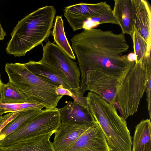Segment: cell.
<instances>
[{"label": "cell", "instance_id": "6da1fadb", "mask_svg": "<svg viewBox=\"0 0 151 151\" xmlns=\"http://www.w3.org/2000/svg\"><path fill=\"white\" fill-rule=\"evenodd\" d=\"M71 42L81 73L80 91L83 93L87 71L97 70L116 77H125L135 65V62L129 61L127 55H123L129 47L122 33L99 29L84 30L75 34Z\"/></svg>", "mask_w": 151, "mask_h": 151}, {"label": "cell", "instance_id": "7a4b0ae2", "mask_svg": "<svg viewBox=\"0 0 151 151\" xmlns=\"http://www.w3.org/2000/svg\"><path fill=\"white\" fill-rule=\"evenodd\" d=\"M56 10L53 5L38 8L19 21L11 34L6 51L15 57L24 56L47 39L51 33Z\"/></svg>", "mask_w": 151, "mask_h": 151}, {"label": "cell", "instance_id": "3957f363", "mask_svg": "<svg viewBox=\"0 0 151 151\" xmlns=\"http://www.w3.org/2000/svg\"><path fill=\"white\" fill-rule=\"evenodd\" d=\"M86 98L87 108L101 128L111 151H132V138L127 122L114 105L92 92Z\"/></svg>", "mask_w": 151, "mask_h": 151}, {"label": "cell", "instance_id": "277c9868", "mask_svg": "<svg viewBox=\"0 0 151 151\" xmlns=\"http://www.w3.org/2000/svg\"><path fill=\"white\" fill-rule=\"evenodd\" d=\"M5 69L9 81L24 93L31 103L42 104L45 109L54 108L63 96L56 93L55 85L32 73L25 63H7Z\"/></svg>", "mask_w": 151, "mask_h": 151}, {"label": "cell", "instance_id": "5b68a950", "mask_svg": "<svg viewBox=\"0 0 151 151\" xmlns=\"http://www.w3.org/2000/svg\"><path fill=\"white\" fill-rule=\"evenodd\" d=\"M151 76L150 55L135 62L118 87L114 105L124 119L137 111Z\"/></svg>", "mask_w": 151, "mask_h": 151}, {"label": "cell", "instance_id": "8992f818", "mask_svg": "<svg viewBox=\"0 0 151 151\" xmlns=\"http://www.w3.org/2000/svg\"><path fill=\"white\" fill-rule=\"evenodd\" d=\"M59 109L41 110L29 122L0 141V147L7 146L31 137L54 133L61 125Z\"/></svg>", "mask_w": 151, "mask_h": 151}, {"label": "cell", "instance_id": "52a82bcc", "mask_svg": "<svg viewBox=\"0 0 151 151\" xmlns=\"http://www.w3.org/2000/svg\"><path fill=\"white\" fill-rule=\"evenodd\" d=\"M42 45L43 55L40 61L62 72L73 89V95L78 96L81 91V73L76 63L54 42L48 41L45 45Z\"/></svg>", "mask_w": 151, "mask_h": 151}, {"label": "cell", "instance_id": "ba28073f", "mask_svg": "<svg viewBox=\"0 0 151 151\" xmlns=\"http://www.w3.org/2000/svg\"><path fill=\"white\" fill-rule=\"evenodd\" d=\"M125 77H116L99 70H88L86 73L85 91L95 93L114 105L117 90Z\"/></svg>", "mask_w": 151, "mask_h": 151}, {"label": "cell", "instance_id": "9c48e42d", "mask_svg": "<svg viewBox=\"0 0 151 151\" xmlns=\"http://www.w3.org/2000/svg\"><path fill=\"white\" fill-rule=\"evenodd\" d=\"M112 10L106 1L95 4L81 2L65 7L64 17L73 31L82 29L83 23L89 19Z\"/></svg>", "mask_w": 151, "mask_h": 151}, {"label": "cell", "instance_id": "30bf717a", "mask_svg": "<svg viewBox=\"0 0 151 151\" xmlns=\"http://www.w3.org/2000/svg\"><path fill=\"white\" fill-rule=\"evenodd\" d=\"M66 151H111L106 137L96 121Z\"/></svg>", "mask_w": 151, "mask_h": 151}, {"label": "cell", "instance_id": "8fae6325", "mask_svg": "<svg viewBox=\"0 0 151 151\" xmlns=\"http://www.w3.org/2000/svg\"><path fill=\"white\" fill-rule=\"evenodd\" d=\"M134 25L151 47V7L146 0H132Z\"/></svg>", "mask_w": 151, "mask_h": 151}, {"label": "cell", "instance_id": "7c38bea8", "mask_svg": "<svg viewBox=\"0 0 151 151\" xmlns=\"http://www.w3.org/2000/svg\"><path fill=\"white\" fill-rule=\"evenodd\" d=\"M90 126L81 124L60 125L55 133L52 145L55 151H66Z\"/></svg>", "mask_w": 151, "mask_h": 151}, {"label": "cell", "instance_id": "4fadbf2b", "mask_svg": "<svg viewBox=\"0 0 151 151\" xmlns=\"http://www.w3.org/2000/svg\"><path fill=\"white\" fill-rule=\"evenodd\" d=\"M28 70L37 76L47 80L57 87H63L73 94L74 91L64 74L60 71L40 62L29 60L25 63Z\"/></svg>", "mask_w": 151, "mask_h": 151}, {"label": "cell", "instance_id": "5bb4252c", "mask_svg": "<svg viewBox=\"0 0 151 151\" xmlns=\"http://www.w3.org/2000/svg\"><path fill=\"white\" fill-rule=\"evenodd\" d=\"M59 110L62 124L91 126L95 122L87 107L81 106L74 101H69L65 106L59 109Z\"/></svg>", "mask_w": 151, "mask_h": 151}, {"label": "cell", "instance_id": "9a60e30c", "mask_svg": "<svg viewBox=\"0 0 151 151\" xmlns=\"http://www.w3.org/2000/svg\"><path fill=\"white\" fill-rule=\"evenodd\" d=\"M54 134L31 137L4 147L0 151H55L50 139Z\"/></svg>", "mask_w": 151, "mask_h": 151}, {"label": "cell", "instance_id": "2e32d148", "mask_svg": "<svg viewBox=\"0 0 151 151\" xmlns=\"http://www.w3.org/2000/svg\"><path fill=\"white\" fill-rule=\"evenodd\" d=\"M112 12L122 33L131 36L134 27L132 0H114Z\"/></svg>", "mask_w": 151, "mask_h": 151}, {"label": "cell", "instance_id": "e0dca14e", "mask_svg": "<svg viewBox=\"0 0 151 151\" xmlns=\"http://www.w3.org/2000/svg\"><path fill=\"white\" fill-rule=\"evenodd\" d=\"M150 119L142 120L135 127L132 151H151Z\"/></svg>", "mask_w": 151, "mask_h": 151}, {"label": "cell", "instance_id": "ac0fdd59", "mask_svg": "<svg viewBox=\"0 0 151 151\" xmlns=\"http://www.w3.org/2000/svg\"><path fill=\"white\" fill-rule=\"evenodd\" d=\"M54 42L70 58L76 60V57L66 37L63 21L61 16H57L52 32Z\"/></svg>", "mask_w": 151, "mask_h": 151}, {"label": "cell", "instance_id": "d6986e66", "mask_svg": "<svg viewBox=\"0 0 151 151\" xmlns=\"http://www.w3.org/2000/svg\"><path fill=\"white\" fill-rule=\"evenodd\" d=\"M41 111L31 110L20 112L2 129L0 133V141L25 125Z\"/></svg>", "mask_w": 151, "mask_h": 151}, {"label": "cell", "instance_id": "ffe728a7", "mask_svg": "<svg viewBox=\"0 0 151 151\" xmlns=\"http://www.w3.org/2000/svg\"><path fill=\"white\" fill-rule=\"evenodd\" d=\"M0 101L7 104L30 103L27 97L9 81L3 85Z\"/></svg>", "mask_w": 151, "mask_h": 151}, {"label": "cell", "instance_id": "44dd1931", "mask_svg": "<svg viewBox=\"0 0 151 151\" xmlns=\"http://www.w3.org/2000/svg\"><path fill=\"white\" fill-rule=\"evenodd\" d=\"M131 36L133 42L134 53L136 56L135 62L142 60L146 55H150L151 50L149 49L146 42L134 26Z\"/></svg>", "mask_w": 151, "mask_h": 151}, {"label": "cell", "instance_id": "7402d4cb", "mask_svg": "<svg viewBox=\"0 0 151 151\" xmlns=\"http://www.w3.org/2000/svg\"><path fill=\"white\" fill-rule=\"evenodd\" d=\"M44 107L40 104L31 103L7 104L0 101V114L6 113H19L31 110H41Z\"/></svg>", "mask_w": 151, "mask_h": 151}, {"label": "cell", "instance_id": "603a6c76", "mask_svg": "<svg viewBox=\"0 0 151 151\" xmlns=\"http://www.w3.org/2000/svg\"><path fill=\"white\" fill-rule=\"evenodd\" d=\"M106 23L117 24L112 9L98 16L89 19L83 23L82 29L89 30L100 24Z\"/></svg>", "mask_w": 151, "mask_h": 151}, {"label": "cell", "instance_id": "cb8c5ba5", "mask_svg": "<svg viewBox=\"0 0 151 151\" xmlns=\"http://www.w3.org/2000/svg\"><path fill=\"white\" fill-rule=\"evenodd\" d=\"M146 92L147 94V106L150 119L151 118V76L150 77L147 84Z\"/></svg>", "mask_w": 151, "mask_h": 151}, {"label": "cell", "instance_id": "d4e9b609", "mask_svg": "<svg viewBox=\"0 0 151 151\" xmlns=\"http://www.w3.org/2000/svg\"><path fill=\"white\" fill-rule=\"evenodd\" d=\"M19 113H10L4 115V118L0 123V133L7 124L17 116Z\"/></svg>", "mask_w": 151, "mask_h": 151}, {"label": "cell", "instance_id": "484cf974", "mask_svg": "<svg viewBox=\"0 0 151 151\" xmlns=\"http://www.w3.org/2000/svg\"><path fill=\"white\" fill-rule=\"evenodd\" d=\"M83 92L80 91L78 96L73 95L72 98L74 101L77 104L85 107H87V100L86 97L83 96Z\"/></svg>", "mask_w": 151, "mask_h": 151}, {"label": "cell", "instance_id": "4316f807", "mask_svg": "<svg viewBox=\"0 0 151 151\" xmlns=\"http://www.w3.org/2000/svg\"><path fill=\"white\" fill-rule=\"evenodd\" d=\"M55 92L58 96H67L72 97L73 94L69 90L64 88L63 87H56Z\"/></svg>", "mask_w": 151, "mask_h": 151}, {"label": "cell", "instance_id": "83f0119b", "mask_svg": "<svg viewBox=\"0 0 151 151\" xmlns=\"http://www.w3.org/2000/svg\"><path fill=\"white\" fill-rule=\"evenodd\" d=\"M127 56V58L129 61L130 62H135L136 60V55L133 53H129Z\"/></svg>", "mask_w": 151, "mask_h": 151}, {"label": "cell", "instance_id": "f1b7e54d", "mask_svg": "<svg viewBox=\"0 0 151 151\" xmlns=\"http://www.w3.org/2000/svg\"><path fill=\"white\" fill-rule=\"evenodd\" d=\"M6 35V33L4 30L0 21V41L4 40Z\"/></svg>", "mask_w": 151, "mask_h": 151}, {"label": "cell", "instance_id": "f546056e", "mask_svg": "<svg viewBox=\"0 0 151 151\" xmlns=\"http://www.w3.org/2000/svg\"><path fill=\"white\" fill-rule=\"evenodd\" d=\"M4 84V83L2 82V81L1 80L0 76V96L2 88Z\"/></svg>", "mask_w": 151, "mask_h": 151}, {"label": "cell", "instance_id": "4dcf8cb0", "mask_svg": "<svg viewBox=\"0 0 151 151\" xmlns=\"http://www.w3.org/2000/svg\"><path fill=\"white\" fill-rule=\"evenodd\" d=\"M4 117V115L2 116V115H1L0 114V123L3 119Z\"/></svg>", "mask_w": 151, "mask_h": 151}]
</instances>
